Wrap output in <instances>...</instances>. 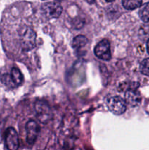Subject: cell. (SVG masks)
<instances>
[{
	"mask_svg": "<svg viewBox=\"0 0 149 150\" xmlns=\"http://www.w3.org/2000/svg\"><path fill=\"white\" fill-rule=\"evenodd\" d=\"M108 109L115 115H121L125 112L127 109V103L122 98L115 96L110 98L108 102Z\"/></svg>",
	"mask_w": 149,
	"mask_h": 150,
	"instance_id": "obj_2",
	"label": "cell"
},
{
	"mask_svg": "<svg viewBox=\"0 0 149 150\" xmlns=\"http://www.w3.org/2000/svg\"><path fill=\"white\" fill-rule=\"evenodd\" d=\"M42 10L48 18H56L61 14L62 7L56 2H48L42 5Z\"/></svg>",
	"mask_w": 149,
	"mask_h": 150,
	"instance_id": "obj_5",
	"label": "cell"
},
{
	"mask_svg": "<svg viewBox=\"0 0 149 150\" xmlns=\"http://www.w3.org/2000/svg\"><path fill=\"white\" fill-rule=\"evenodd\" d=\"M126 103L129 104L131 106H136L139 105L141 101V97L140 93L134 89H130L125 94Z\"/></svg>",
	"mask_w": 149,
	"mask_h": 150,
	"instance_id": "obj_8",
	"label": "cell"
},
{
	"mask_svg": "<svg viewBox=\"0 0 149 150\" xmlns=\"http://www.w3.org/2000/svg\"><path fill=\"white\" fill-rule=\"evenodd\" d=\"M26 140L29 144H33L39 132V125L34 120H29L26 125Z\"/></svg>",
	"mask_w": 149,
	"mask_h": 150,
	"instance_id": "obj_7",
	"label": "cell"
},
{
	"mask_svg": "<svg viewBox=\"0 0 149 150\" xmlns=\"http://www.w3.org/2000/svg\"><path fill=\"white\" fill-rule=\"evenodd\" d=\"M88 42L87 38L83 35H78L73 39L72 46L74 48H80L85 46Z\"/></svg>",
	"mask_w": 149,
	"mask_h": 150,
	"instance_id": "obj_12",
	"label": "cell"
},
{
	"mask_svg": "<svg viewBox=\"0 0 149 150\" xmlns=\"http://www.w3.org/2000/svg\"><path fill=\"white\" fill-rule=\"evenodd\" d=\"M147 46H146V48H147V51H148V53L149 54V39H148V42H147Z\"/></svg>",
	"mask_w": 149,
	"mask_h": 150,
	"instance_id": "obj_14",
	"label": "cell"
},
{
	"mask_svg": "<svg viewBox=\"0 0 149 150\" xmlns=\"http://www.w3.org/2000/svg\"><path fill=\"white\" fill-rule=\"evenodd\" d=\"M37 117L43 124H46L51 118V111L49 105L44 101L39 100L35 103Z\"/></svg>",
	"mask_w": 149,
	"mask_h": 150,
	"instance_id": "obj_3",
	"label": "cell"
},
{
	"mask_svg": "<svg viewBox=\"0 0 149 150\" xmlns=\"http://www.w3.org/2000/svg\"><path fill=\"white\" fill-rule=\"evenodd\" d=\"M140 70L142 74L149 76V58L145 59L142 61L140 65Z\"/></svg>",
	"mask_w": 149,
	"mask_h": 150,
	"instance_id": "obj_13",
	"label": "cell"
},
{
	"mask_svg": "<svg viewBox=\"0 0 149 150\" xmlns=\"http://www.w3.org/2000/svg\"><path fill=\"white\" fill-rule=\"evenodd\" d=\"M21 46L24 51L32 50L36 44V34L30 28H26L20 34Z\"/></svg>",
	"mask_w": 149,
	"mask_h": 150,
	"instance_id": "obj_1",
	"label": "cell"
},
{
	"mask_svg": "<svg viewBox=\"0 0 149 150\" xmlns=\"http://www.w3.org/2000/svg\"><path fill=\"white\" fill-rule=\"evenodd\" d=\"M10 77H11L12 81H13V83L15 86H18L23 81V76L20 73V70L18 68L13 67L11 70V73H10Z\"/></svg>",
	"mask_w": 149,
	"mask_h": 150,
	"instance_id": "obj_10",
	"label": "cell"
},
{
	"mask_svg": "<svg viewBox=\"0 0 149 150\" xmlns=\"http://www.w3.org/2000/svg\"><path fill=\"white\" fill-rule=\"evenodd\" d=\"M139 16L143 21L145 23L149 22V2L145 3L140 7Z\"/></svg>",
	"mask_w": 149,
	"mask_h": 150,
	"instance_id": "obj_11",
	"label": "cell"
},
{
	"mask_svg": "<svg viewBox=\"0 0 149 150\" xmlns=\"http://www.w3.org/2000/svg\"><path fill=\"white\" fill-rule=\"evenodd\" d=\"M143 0H122L123 6L127 10H134L141 7Z\"/></svg>",
	"mask_w": 149,
	"mask_h": 150,
	"instance_id": "obj_9",
	"label": "cell"
},
{
	"mask_svg": "<svg viewBox=\"0 0 149 150\" xmlns=\"http://www.w3.org/2000/svg\"><path fill=\"white\" fill-rule=\"evenodd\" d=\"M5 144L8 150H18L19 139L17 132L13 127H9L6 131Z\"/></svg>",
	"mask_w": 149,
	"mask_h": 150,
	"instance_id": "obj_6",
	"label": "cell"
},
{
	"mask_svg": "<svg viewBox=\"0 0 149 150\" xmlns=\"http://www.w3.org/2000/svg\"><path fill=\"white\" fill-rule=\"evenodd\" d=\"M94 54L96 57L102 60L108 61L111 58L110 42L108 40H102L98 42L94 48Z\"/></svg>",
	"mask_w": 149,
	"mask_h": 150,
	"instance_id": "obj_4",
	"label": "cell"
},
{
	"mask_svg": "<svg viewBox=\"0 0 149 150\" xmlns=\"http://www.w3.org/2000/svg\"><path fill=\"white\" fill-rule=\"evenodd\" d=\"M105 1H114V0H105Z\"/></svg>",
	"mask_w": 149,
	"mask_h": 150,
	"instance_id": "obj_15",
	"label": "cell"
}]
</instances>
